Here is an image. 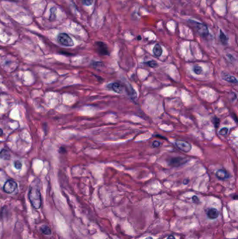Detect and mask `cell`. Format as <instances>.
<instances>
[{"instance_id": "obj_1", "label": "cell", "mask_w": 238, "mask_h": 239, "mask_svg": "<svg viewBox=\"0 0 238 239\" xmlns=\"http://www.w3.org/2000/svg\"><path fill=\"white\" fill-rule=\"evenodd\" d=\"M28 198L30 204L35 209H39L41 207V195L38 187L31 186L29 189Z\"/></svg>"}, {"instance_id": "obj_2", "label": "cell", "mask_w": 238, "mask_h": 239, "mask_svg": "<svg viewBox=\"0 0 238 239\" xmlns=\"http://www.w3.org/2000/svg\"><path fill=\"white\" fill-rule=\"evenodd\" d=\"M188 23H191L192 26L195 28V30H196V32L198 33L199 35L202 36V37L206 38L207 36L210 35L208 27L205 24H203V23H198V22L192 21V20H189Z\"/></svg>"}, {"instance_id": "obj_3", "label": "cell", "mask_w": 238, "mask_h": 239, "mask_svg": "<svg viewBox=\"0 0 238 239\" xmlns=\"http://www.w3.org/2000/svg\"><path fill=\"white\" fill-rule=\"evenodd\" d=\"M57 42L60 45L66 47H72L74 45V42L71 37L67 33H60L57 38Z\"/></svg>"}, {"instance_id": "obj_4", "label": "cell", "mask_w": 238, "mask_h": 239, "mask_svg": "<svg viewBox=\"0 0 238 239\" xmlns=\"http://www.w3.org/2000/svg\"><path fill=\"white\" fill-rule=\"evenodd\" d=\"M18 187V184L13 180H6L3 186V190L7 194H12L16 190Z\"/></svg>"}, {"instance_id": "obj_5", "label": "cell", "mask_w": 238, "mask_h": 239, "mask_svg": "<svg viewBox=\"0 0 238 239\" xmlns=\"http://www.w3.org/2000/svg\"><path fill=\"white\" fill-rule=\"evenodd\" d=\"M175 145L179 150L184 152H188L191 150V145L188 142L182 140H175Z\"/></svg>"}, {"instance_id": "obj_6", "label": "cell", "mask_w": 238, "mask_h": 239, "mask_svg": "<svg viewBox=\"0 0 238 239\" xmlns=\"http://www.w3.org/2000/svg\"><path fill=\"white\" fill-rule=\"evenodd\" d=\"M187 162V159L182 157H172L169 160V165L173 167H179L185 165Z\"/></svg>"}, {"instance_id": "obj_7", "label": "cell", "mask_w": 238, "mask_h": 239, "mask_svg": "<svg viewBox=\"0 0 238 239\" xmlns=\"http://www.w3.org/2000/svg\"><path fill=\"white\" fill-rule=\"evenodd\" d=\"M97 52L101 55H108L110 54L108 48L105 43L102 41H97L95 43Z\"/></svg>"}, {"instance_id": "obj_8", "label": "cell", "mask_w": 238, "mask_h": 239, "mask_svg": "<svg viewBox=\"0 0 238 239\" xmlns=\"http://www.w3.org/2000/svg\"><path fill=\"white\" fill-rule=\"evenodd\" d=\"M107 87L110 90H113V92L115 93H118V94H121V93L123 92L124 90V86L120 84V83H117V82H115V83H110L107 85Z\"/></svg>"}, {"instance_id": "obj_9", "label": "cell", "mask_w": 238, "mask_h": 239, "mask_svg": "<svg viewBox=\"0 0 238 239\" xmlns=\"http://www.w3.org/2000/svg\"><path fill=\"white\" fill-rule=\"evenodd\" d=\"M216 176H217L218 179L224 180L230 178V174L228 171L224 170V169H219L216 172Z\"/></svg>"}, {"instance_id": "obj_10", "label": "cell", "mask_w": 238, "mask_h": 239, "mask_svg": "<svg viewBox=\"0 0 238 239\" xmlns=\"http://www.w3.org/2000/svg\"><path fill=\"white\" fill-rule=\"evenodd\" d=\"M223 80H224L225 81L228 82L230 83H233V84H237V79L236 78L235 76H232V75L226 74L222 76Z\"/></svg>"}, {"instance_id": "obj_11", "label": "cell", "mask_w": 238, "mask_h": 239, "mask_svg": "<svg viewBox=\"0 0 238 239\" xmlns=\"http://www.w3.org/2000/svg\"><path fill=\"white\" fill-rule=\"evenodd\" d=\"M208 218L211 220H215V219H217L219 216V211H217V209H210L208 211Z\"/></svg>"}, {"instance_id": "obj_12", "label": "cell", "mask_w": 238, "mask_h": 239, "mask_svg": "<svg viewBox=\"0 0 238 239\" xmlns=\"http://www.w3.org/2000/svg\"><path fill=\"white\" fill-rule=\"evenodd\" d=\"M163 52V48L162 47V45H160L159 44H156L154 45L153 48V54L156 57H160L162 55Z\"/></svg>"}, {"instance_id": "obj_13", "label": "cell", "mask_w": 238, "mask_h": 239, "mask_svg": "<svg viewBox=\"0 0 238 239\" xmlns=\"http://www.w3.org/2000/svg\"><path fill=\"white\" fill-rule=\"evenodd\" d=\"M40 231L43 233V234L46 235V236H49L52 233V231H51L50 228L49 227V226L46 225V224H43L40 227Z\"/></svg>"}, {"instance_id": "obj_14", "label": "cell", "mask_w": 238, "mask_h": 239, "mask_svg": "<svg viewBox=\"0 0 238 239\" xmlns=\"http://www.w3.org/2000/svg\"><path fill=\"white\" fill-rule=\"evenodd\" d=\"M0 157L4 160H9L11 158V155L6 149H2L0 152Z\"/></svg>"}, {"instance_id": "obj_15", "label": "cell", "mask_w": 238, "mask_h": 239, "mask_svg": "<svg viewBox=\"0 0 238 239\" xmlns=\"http://www.w3.org/2000/svg\"><path fill=\"white\" fill-rule=\"evenodd\" d=\"M219 39H220L221 42L223 43V45L228 44V37H227L226 34L223 33V31H221V30H220V33H219Z\"/></svg>"}, {"instance_id": "obj_16", "label": "cell", "mask_w": 238, "mask_h": 239, "mask_svg": "<svg viewBox=\"0 0 238 239\" xmlns=\"http://www.w3.org/2000/svg\"><path fill=\"white\" fill-rule=\"evenodd\" d=\"M193 71L195 74L200 75L202 74L203 69H202V67H201L200 66H198V65H194L193 68Z\"/></svg>"}, {"instance_id": "obj_17", "label": "cell", "mask_w": 238, "mask_h": 239, "mask_svg": "<svg viewBox=\"0 0 238 239\" xmlns=\"http://www.w3.org/2000/svg\"><path fill=\"white\" fill-rule=\"evenodd\" d=\"M56 11H57V9L55 7H52V8H51L50 9V21H54V20H55L56 18Z\"/></svg>"}, {"instance_id": "obj_18", "label": "cell", "mask_w": 238, "mask_h": 239, "mask_svg": "<svg viewBox=\"0 0 238 239\" xmlns=\"http://www.w3.org/2000/svg\"><path fill=\"white\" fill-rule=\"evenodd\" d=\"M129 94L132 99H135L137 97V93L135 92L133 87H130V90H129Z\"/></svg>"}, {"instance_id": "obj_19", "label": "cell", "mask_w": 238, "mask_h": 239, "mask_svg": "<svg viewBox=\"0 0 238 239\" xmlns=\"http://www.w3.org/2000/svg\"><path fill=\"white\" fill-rule=\"evenodd\" d=\"M145 64L147 65H148L149 67H151V68H154V67H157V66H158L157 62L154 61V60H150V61H148L147 62H145Z\"/></svg>"}, {"instance_id": "obj_20", "label": "cell", "mask_w": 238, "mask_h": 239, "mask_svg": "<svg viewBox=\"0 0 238 239\" xmlns=\"http://www.w3.org/2000/svg\"><path fill=\"white\" fill-rule=\"evenodd\" d=\"M228 129L227 128V127H223V128H221L220 129V131H219V134L221 135V136H226V135L228 134Z\"/></svg>"}, {"instance_id": "obj_21", "label": "cell", "mask_w": 238, "mask_h": 239, "mask_svg": "<svg viewBox=\"0 0 238 239\" xmlns=\"http://www.w3.org/2000/svg\"><path fill=\"white\" fill-rule=\"evenodd\" d=\"M14 167L16 169H18V170H20V169H22V167H23V164H22V162L21 161H19V160H16L14 162Z\"/></svg>"}, {"instance_id": "obj_22", "label": "cell", "mask_w": 238, "mask_h": 239, "mask_svg": "<svg viewBox=\"0 0 238 239\" xmlns=\"http://www.w3.org/2000/svg\"><path fill=\"white\" fill-rule=\"evenodd\" d=\"M82 2L85 6H89L91 5H92L93 2H94V0H82Z\"/></svg>"}, {"instance_id": "obj_23", "label": "cell", "mask_w": 238, "mask_h": 239, "mask_svg": "<svg viewBox=\"0 0 238 239\" xmlns=\"http://www.w3.org/2000/svg\"><path fill=\"white\" fill-rule=\"evenodd\" d=\"M161 143L159 141H157V140H154L152 142V146L153 148H158L160 146Z\"/></svg>"}, {"instance_id": "obj_24", "label": "cell", "mask_w": 238, "mask_h": 239, "mask_svg": "<svg viewBox=\"0 0 238 239\" xmlns=\"http://www.w3.org/2000/svg\"><path fill=\"white\" fill-rule=\"evenodd\" d=\"M214 123H215V126L216 128H217L218 127H219V119L217 118H215V119H214Z\"/></svg>"}, {"instance_id": "obj_25", "label": "cell", "mask_w": 238, "mask_h": 239, "mask_svg": "<svg viewBox=\"0 0 238 239\" xmlns=\"http://www.w3.org/2000/svg\"><path fill=\"white\" fill-rule=\"evenodd\" d=\"M192 200H193V202L195 204H198L200 202V200H199V198L197 196H193L192 197Z\"/></svg>"}, {"instance_id": "obj_26", "label": "cell", "mask_w": 238, "mask_h": 239, "mask_svg": "<svg viewBox=\"0 0 238 239\" xmlns=\"http://www.w3.org/2000/svg\"><path fill=\"white\" fill-rule=\"evenodd\" d=\"M188 182H189V180H188V179H185V180H184V182H183V184H184V185H187Z\"/></svg>"}, {"instance_id": "obj_27", "label": "cell", "mask_w": 238, "mask_h": 239, "mask_svg": "<svg viewBox=\"0 0 238 239\" xmlns=\"http://www.w3.org/2000/svg\"><path fill=\"white\" fill-rule=\"evenodd\" d=\"M167 239H175V238L173 236H169Z\"/></svg>"}, {"instance_id": "obj_28", "label": "cell", "mask_w": 238, "mask_h": 239, "mask_svg": "<svg viewBox=\"0 0 238 239\" xmlns=\"http://www.w3.org/2000/svg\"><path fill=\"white\" fill-rule=\"evenodd\" d=\"M3 135V130L0 128V136H1Z\"/></svg>"}, {"instance_id": "obj_29", "label": "cell", "mask_w": 238, "mask_h": 239, "mask_svg": "<svg viewBox=\"0 0 238 239\" xmlns=\"http://www.w3.org/2000/svg\"><path fill=\"white\" fill-rule=\"evenodd\" d=\"M157 137H159V138H164V139H166V138L164 137H162V136H160V135H157Z\"/></svg>"}, {"instance_id": "obj_30", "label": "cell", "mask_w": 238, "mask_h": 239, "mask_svg": "<svg viewBox=\"0 0 238 239\" xmlns=\"http://www.w3.org/2000/svg\"><path fill=\"white\" fill-rule=\"evenodd\" d=\"M145 239H153V238H152V237H150V236H149V237H147V238H146Z\"/></svg>"}, {"instance_id": "obj_31", "label": "cell", "mask_w": 238, "mask_h": 239, "mask_svg": "<svg viewBox=\"0 0 238 239\" xmlns=\"http://www.w3.org/2000/svg\"><path fill=\"white\" fill-rule=\"evenodd\" d=\"M137 39L140 40V39H141V37H140V36H138V37H137Z\"/></svg>"}]
</instances>
